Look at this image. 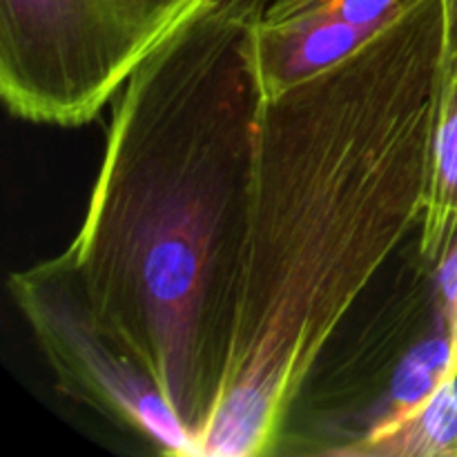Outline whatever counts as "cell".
<instances>
[{"mask_svg":"<svg viewBox=\"0 0 457 457\" xmlns=\"http://www.w3.org/2000/svg\"><path fill=\"white\" fill-rule=\"evenodd\" d=\"M442 0H406L344 61L263 98L230 353L199 457L272 453L339 326L420 230Z\"/></svg>","mask_w":457,"mask_h":457,"instance_id":"obj_1","label":"cell"},{"mask_svg":"<svg viewBox=\"0 0 457 457\" xmlns=\"http://www.w3.org/2000/svg\"><path fill=\"white\" fill-rule=\"evenodd\" d=\"M263 0H208L116 94L65 253L94 321L199 449L230 353L263 94Z\"/></svg>","mask_w":457,"mask_h":457,"instance_id":"obj_2","label":"cell"},{"mask_svg":"<svg viewBox=\"0 0 457 457\" xmlns=\"http://www.w3.org/2000/svg\"><path fill=\"white\" fill-rule=\"evenodd\" d=\"M208 0H0V96L13 116L80 128Z\"/></svg>","mask_w":457,"mask_h":457,"instance_id":"obj_3","label":"cell"},{"mask_svg":"<svg viewBox=\"0 0 457 457\" xmlns=\"http://www.w3.org/2000/svg\"><path fill=\"white\" fill-rule=\"evenodd\" d=\"M9 293L56 375L58 391L141 437L156 453L199 457L154 379L94 321L65 250L13 272Z\"/></svg>","mask_w":457,"mask_h":457,"instance_id":"obj_4","label":"cell"},{"mask_svg":"<svg viewBox=\"0 0 457 457\" xmlns=\"http://www.w3.org/2000/svg\"><path fill=\"white\" fill-rule=\"evenodd\" d=\"M457 237V47L445 43L418 262L436 270Z\"/></svg>","mask_w":457,"mask_h":457,"instance_id":"obj_5","label":"cell"},{"mask_svg":"<svg viewBox=\"0 0 457 457\" xmlns=\"http://www.w3.org/2000/svg\"><path fill=\"white\" fill-rule=\"evenodd\" d=\"M375 31L342 21L257 31V71L263 98L277 96L355 52Z\"/></svg>","mask_w":457,"mask_h":457,"instance_id":"obj_6","label":"cell"},{"mask_svg":"<svg viewBox=\"0 0 457 457\" xmlns=\"http://www.w3.org/2000/svg\"><path fill=\"white\" fill-rule=\"evenodd\" d=\"M351 457H457V373L400 428Z\"/></svg>","mask_w":457,"mask_h":457,"instance_id":"obj_7","label":"cell"},{"mask_svg":"<svg viewBox=\"0 0 457 457\" xmlns=\"http://www.w3.org/2000/svg\"><path fill=\"white\" fill-rule=\"evenodd\" d=\"M433 297L436 312L445 324L451 339V355H453V378L457 373V237L451 244L449 253L433 270Z\"/></svg>","mask_w":457,"mask_h":457,"instance_id":"obj_8","label":"cell"},{"mask_svg":"<svg viewBox=\"0 0 457 457\" xmlns=\"http://www.w3.org/2000/svg\"><path fill=\"white\" fill-rule=\"evenodd\" d=\"M333 0H263V29H288L312 21Z\"/></svg>","mask_w":457,"mask_h":457,"instance_id":"obj_9","label":"cell"},{"mask_svg":"<svg viewBox=\"0 0 457 457\" xmlns=\"http://www.w3.org/2000/svg\"><path fill=\"white\" fill-rule=\"evenodd\" d=\"M445 7V43L457 47V0H442Z\"/></svg>","mask_w":457,"mask_h":457,"instance_id":"obj_10","label":"cell"}]
</instances>
